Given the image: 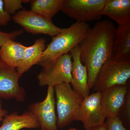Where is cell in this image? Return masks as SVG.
Returning <instances> with one entry per match:
<instances>
[{"instance_id": "cell-1", "label": "cell", "mask_w": 130, "mask_h": 130, "mask_svg": "<svg viewBox=\"0 0 130 130\" xmlns=\"http://www.w3.org/2000/svg\"><path fill=\"white\" fill-rule=\"evenodd\" d=\"M116 28L111 21L102 20L90 29L78 44L81 63L87 67L88 84L93 89L101 67L113 56L112 49Z\"/></svg>"}, {"instance_id": "cell-2", "label": "cell", "mask_w": 130, "mask_h": 130, "mask_svg": "<svg viewBox=\"0 0 130 130\" xmlns=\"http://www.w3.org/2000/svg\"><path fill=\"white\" fill-rule=\"evenodd\" d=\"M87 23L76 22L68 28L62 29L43 51L37 64L44 67L58 57L68 53L80 43L90 29Z\"/></svg>"}, {"instance_id": "cell-3", "label": "cell", "mask_w": 130, "mask_h": 130, "mask_svg": "<svg viewBox=\"0 0 130 130\" xmlns=\"http://www.w3.org/2000/svg\"><path fill=\"white\" fill-rule=\"evenodd\" d=\"M130 78V59L113 56L101 67L93 89L102 92L115 85H126Z\"/></svg>"}, {"instance_id": "cell-4", "label": "cell", "mask_w": 130, "mask_h": 130, "mask_svg": "<svg viewBox=\"0 0 130 130\" xmlns=\"http://www.w3.org/2000/svg\"><path fill=\"white\" fill-rule=\"evenodd\" d=\"M56 95L57 127L64 128L74 121L83 98L75 92L70 84L54 87Z\"/></svg>"}, {"instance_id": "cell-5", "label": "cell", "mask_w": 130, "mask_h": 130, "mask_svg": "<svg viewBox=\"0 0 130 130\" xmlns=\"http://www.w3.org/2000/svg\"><path fill=\"white\" fill-rule=\"evenodd\" d=\"M72 58L71 54H66L43 67L37 75L39 85L54 87L64 83H71L72 81Z\"/></svg>"}, {"instance_id": "cell-6", "label": "cell", "mask_w": 130, "mask_h": 130, "mask_svg": "<svg viewBox=\"0 0 130 130\" xmlns=\"http://www.w3.org/2000/svg\"><path fill=\"white\" fill-rule=\"evenodd\" d=\"M106 0H65L61 11L77 22L98 20Z\"/></svg>"}, {"instance_id": "cell-7", "label": "cell", "mask_w": 130, "mask_h": 130, "mask_svg": "<svg viewBox=\"0 0 130 130\" xmlns=\"http://www.w3.org/2000/svg\"><path fill=\"white\" fill-rule=\"evenodd\" d=\"M12 19L25 30L33 35L46 34L53 37L62 30V28L55 25L52 20L24 8L15 13Z\"/></svg>"}, {"instance_id": "cell-8", "label": "cell", "mask_w": 130, "mask_h": 130, "mask_svg": "<svg viewBox=\"0 0 130 130\" xmlns=\"http://www.w3.org/2000/svg\"><path fill=\"white\" fill-rule=\"evenodd\" d=\"M101 93L96 91L84 98L74 121H80L85 129L105 123L106 117L101 104Z\"/></svg>"}, {"instance_id": "cell-9", "label": "cell", "mask_w": 130, "mask_h": 130, "mask_svg": "<svg viewBox=\"0 0 130 130\" xmlns=\"http://www.w3.org/2000/svg\"><path fill=\"white\" fill-rule=\"evenodd\" d=\"M16 69L6 64L0 58V99H14L20 102L25 100L26 91L20 85L22 76Z\"/></svg>"}, {"instance_id": "cell-10", "label": "cell", "mask_w": 130, "mask_h": 130, "mask_svg": "<svg viewBox=\"0 0 130 130\" xmlns=\"http://www.w3.org/2000/svg\"><path fill=\"white\" fill-rule=\"evenodd\" d=\"M54 87L49 86L46 96L41 102L32 103L28 111L37 119L41 130H57Z\"/></svg>"}, {"instance_id": "cell-11", "label": "cell", "mask_w": 130, "mask_h": 130, "mask_svg": "<svg viewBox=\"0 0 130 130\" xmlns=\"http://www.w3.org/2000/svg\"><path fill=\"white\" fill-rule=\"evenodd\" d=\"M81 49L78 44L70 51L73 59L72 66V81L71 84L73 90L83 99L89 95L87 67L81 63L80 59Z\"/></svg>"}, {"instance_id": "cell-12", "label": "cell", "mask_w": 130, "mask_h": 130, "mask_svg": "<svg viewBox=\"0 0 130 130\" xmlns=\"http://www.w3.org/2000/svg\"><path fill=\"white\" fill-rule=\"evenodd\" d=\"M129 85L112 86L101 93V104L106 118L118 116Z\"/></svg>"}, {"instance_id": "cell-13", "label": "cell", "mask_w": 130, "mask_h": 130, "mask_svg": "<svg viewBox=\"0 0 130 130\" xmlns=\"http://www.w3.org/2000/svg\"><path fill=\"white\" fill-rule=\"evenodd\" d=\"M40 127L37 119L28 111L21 115L16 112L7 115L3 120L0 130H20L24 128L36 129Z\"/></svg>"}, {"instance_id": "cell-14", "label": "cell", "mask_w": 130, "mask_h": 130, "mask_svg": "<svg viewBox=\"0 0 130 130\" xmlns=\"http://www.w3.org/2000/svg\"><path fill=\"white\" fill-rule=\"evenodd\" d=\"M112 52L116 58L130 59V21L116 28Z\"/></svg>"}, {"instance_id": "cell-15", "label": "cell", "mask_w": 130, "mask_h": 130, "mask_svg": "<svg viewBox=\"0 0 130 130\" xmlns=\"http://www.w3.org/2000/svg\"><path fill=\"white\" fill-rule=\"evenodd\" d=\"M119 24L130 21V0H106L102 11Z\"/></svg>"}, {"instance_id": "cell-16", "label": "cell", "mask_w": 130, "mask_h": 130, "mask_svg": "<svg viewBox=\"0 0 130 130\" xmlns=\"http://www.w3.org/2000/svg\"><path fill=\"white\" fill-rule=\"evenodd\" d=\"M0 58L8 65L16 68L21 64L26 46L19 42L9 40L0 47Z\"/></svg>"}, {"instance_id": "cell-17", "label": "cell", "mask_w": 130, "mask_h": 130, "mask_svg": "<svg viewBox=\"0 0 130 130\" xmlns=\"http://www.w3.org/2000/svg\"><path fill=\"white\" fill-rule=\"evenodd\" d=\"M44 38H40L36 40L32 46L26 47L21 64L16 69L20 73L23 74L32 66L37 64L46 48Z\"/></svg>"}, {"instance_id": "cell-18", "label": "cell", "mask_w": 130, "mask_h": 130, "mask_svg": "<svg viewBox=\"0 0 130 130\" xmlns=\"http://www.w3.org/2000/svg\"><path fill=\"white\" fill-rule=\"evenodd\" d=\"M64 1L32 0L30 1V10L51 20L54 16L61 11Z\"/></svg>"}, {"instance_id": "cell-19", "label": "cell", "mask_w": 130, "mask_h": 130, "mask_svg": "<svg viewBox=\"0 0 130 130\" xmlns=\"http://www.w3.org/2000/svg\"><path fill=\"white\" fill-rule=\"evenodd\" d=\"M119 118L122 121L123 125L130 126V88L129 85L127 93L126 95L124 101L120 111Z\"/></svg>"}, {"instance_id": "cell-20", "label": "cell", "mask_w": 130, "mask_h": 130, "mask_svg": "<svg viewBox=\"0 0 130 130\" xmlns=\"http://www.w3.org/2000/svg\"><path fill=\"white\" fill-rule=\"evenodd\" d=\"M4 8L8 14H14L18 10L23 9L22 4L30 2L29 0H3Z\"/></svg>"}, {"instance_id": "cell-21", "label": "cell", "mask_w": 130, "mask_h": 130, "mask_svg": "<svg viewBox=\"0 0 130 130\" xmlns=\"http://www.w3.org/2000/svg\"><path fill=\"white\" fill-rule=\"evenodd\" d=\"M108 130H129L123 125L119 116L107 118Z\"/></svg>"}, {"instance_id": "cell-22", "label": "cell", "mask_w": 130, "mask_h": 130, "mask_svg": "<svg viewBox=\"0 0 130 130\" xmlns=\"http://www.w3.org/2000/svg\"><path fill=\"white\" fill-rule=\"evenodd\" d=\"M23 30H16L10 32H6L0 30V47L5 42L9 40L16 39L18 37L22 35Z\"/></svg>"}, {"instance_id": "cell-23", "label": "cell", "mask_w": 130, "mask_h": 130, "mask_svg": "<svg viewBox=\"0 0 130 130\" xmlns=\"http://www.w3.org/2000/svg\"><path fill=\"white\" fill-rule=\"evenodd\" d=\"M11 15L5 11L3 0H0V25H7L11 21Z\"/></svg>"}, {"instance_id": "cell-24", "label": "cell", "mask_w": 130, "mask_h": 130, "mask_svg": "<svg viewBox=\"0 0 130 130\" xmlns=\"http://www.w3.org/2000/svg\"><path fill=\"white\" fill-rule=\"evenodd\" d=\"M8 113V112L7 111L3 108L1 100L0 99V122L3 121L4 117Z\"/></svg>"}, {"instance_id": "cell-25", "label": "cell", "mask_w": 130, "mask_h": 130, "mask_svg": "<svg viewBox=\"0 0 130 130\" xmlns=\"http://www.w3.org/2000/svg\"><path fill=\"white\" fill-rule=\"evenodd\" d=\"M86 130H108L107 125L106 123H103L101 125L98 126L93 128L85 129Z\"/></svg>"}, {"instance_id": "cell-26", "label": "cell", "mask_w": 130, "mask_h": 130, "mask_svg": "<svg viewBox=\"0 0 130 130\" xmlns=\"http://www.w3.org/2000/svg\"><path fill=\"white\" fill-rule=\"evenodd\" d=\"M68 130H78L77 129H76V128H70V129Z\"/></svg>"}]
</instances>
